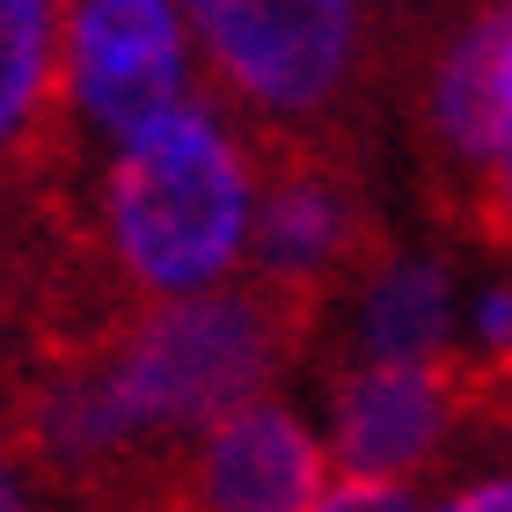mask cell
<instances>
[{"label":"cell","instance_id":"1","mask_svg":"<svg viewBox=\"0 0 512 512\" xmlns=\"http://www.w3.org/2000/svg\"><path fill=\"white\" fill-rule=\"evenodd\" d=\"M308 337L315 308H300L293 293L249 271V286H198L132 308L103 337V374L118 388L132 432L147 447H169V439H198L227 410L271 395V381L293 366Z\"/></svg>","mask_w":512,"mask_h":512},{"label":"cell","instance_id":"2","mask_svg":"<svg viewBox=\"0 0 512 512\" xmlns=\"http://www.w3.org/2000/svg\"><path fill=\"white\" fill-rule=\"evenodd\" d=\"M256 169L213 103L183 96L161 125L125 139L103 176V242L147 300L220 286L249 249Z\"/></svg>","mask_w":512,"mask_h":512},{"label":"cell","instance_id":"3","mask_svg":"<svg viewBox=\"0 0 512 512\" xmlns=\"http://www.w3.org/2000/svg\"><path fill=\"white\" fill-rule=\"evenodd\" d=\"M213 81L256 139H337L374 81L352 0H183Z\"/></svg>","mask_w":512,"mask_h":512},{"label":"cell","instance_id":"4","mask_svg":"<svg viewBox=\"0 0 512 512\" xmlns=\"http://www.w3.org/2000/svg\"><path fill=\"white\" fill-rule=\"evenodd\" d=\"M249 169H256L249 205L256 278L293 293L315 315L337 293H359V278L388 256V242L352 154L337 139H256Z\"/></svg>","mask_w":512,"mask_h":512},{"label":"cell","instance_id":"5","mask_svg":"<svg viewBox=\"0 0 512 512\" xmlns=\"http://www.w3.org/2000/svg\"><path fill=\"white\" fill-rule=\"evenodd\" d=\"M59 96L110 147L161 125L191 96L183 0H74L59 44Z\"/></svg>","mask_w":512,"mask_h":512},{"label":"cell","instance_id":"6","mask_svg":"<svg viewBox=\"0 0 512 512\" xmlns=\"http://www.w3.org/2000/svg\"><path fill=\"white\" fill-rule=\"evenodd\" d=\"M476 417V366L439 359H352L330 381V447L344 476L410 483Z\"/></svg>","mask_w":512,"mask_h":512},{"label":"cell","instance_id":"7","mask_svg":"<svg viewBox=\"0 0 512 512\" xmlns=\"http://www.w3.org/2000/svg\"><path fill=\"white\" fill-rule=\"evenodd\" d=\"M330 483L322 439L286 403L256 395L198 432L191 461L176 469L169 512H308Z\"/></svg>","mask_w":512,"mask_h":512},{"label":"cell","instance_id":"8","mask_svg":"<svg viewBox=\"0 0 512 512\" xmlns=\"http://www.w3.org/2000/svg\"><path fill=\"white\" fill-rule=\"evenodd\" d=\"M417 125H425L432 176H454L461 198H469V183L512 139V15L505 8H476L461 30H447L425 74V118Z\"/></svg>","mask_w":512,"mask_h":512},{"label":"cell","instance_id":"9","mask_svg":"<svg viewBox=\"0 0 512 512\" xmlns=\"http://www.w3.org/2000/svg\"><path fill=\"white\" fill-rule=\"evenodd\" d=\"M59 103V0H0V161L37 169Z\"/></svg>","mask_w":512,"mask_h":512},{"label":"cell","instance_id":"10","mask_svg":"<svg viewBox=\"0 0 512 512\" xmlns=\"http://www.w3.org/2000/svg\"><path fill=\"white\" fill-rule=\"evenodd\" d=\"M454 337V271L439 256H381L359 278V359H439Z\"/></svg>","mask_w":512,"mask_h":512},{"label":"cell","instance_id":"11","mask_svg":"<svg viewBox=\"0 0 512 512\" xmlns=\"http://www.w3.org/2000/svg\"><path fill=\"white\" fill-rule=\"evenodd\" d=\"M454 220L469 227L483 249H512V139L498 147V161L469 183V198L454 205Z\"/></svg>","mask_w":512,"mask_h":512},{"label":"cell","instance_id":"12","mask_svg":"<svg viewBox=\"0 0 512 512\" xmlns=\"http://www.w3.org/2000/svg\"><path fill=\"white\" fill-rule=\"evenodd\" d=\"M308 512H417L410 483H381V476H337L322 483Z\"/></svg>","mask_w":512,"mask_h":512},{"label":"cell","instance_id":"13","mask_svg":"<svg viewBox=\"0 0 512 512\" xmlns=\"http://www.w3.org/2000/svg\"><path fill=\"white\" fill-rule=\"evenodd\" d=\"M469 337H476V366H512V278H498V286L476 300Z\"/></svg>","mask_w":512,"mask_h":512},{"label":"cell","instance_id":"14","mask_svg":"<svg viewBox=\"0 0 512 512\" xmlns=\"http://www.w3.org/2000/svg\"><path fill=\"white\" fill-rule=\"evenodd\" d=\"M432 512H512V469L483 476V483H461V491L447 505H432Z\"/></svg>","mask_w":512,"mask_h":512},{"label":"cell","instance_id":"15","mask_svg":"<svg viewBox=\"0 0 512 512\" xmlns=\"http://www.w3.org/2000/svg\"><path fill=\"white\" fill-rule=\"evenodd\" d=\"M0 512H37L30 505V483H22L15 454H8V439H0Z\"/></svg>","mask_w":512,"mask_h":512},{"label":"cell","instance_id":"16","mask_svg":"<svg viewBox=\"0 0 512 512\" xmlns=\"http://www.w3.org/2000/svg\"><path fill=\"white\" fill-rule=\"evenodd\" d=\"M498 8H505V15H512V0H498Z\"/></svg>","mask_w":512,"mask_h":512}]
</instances>
